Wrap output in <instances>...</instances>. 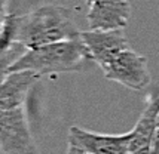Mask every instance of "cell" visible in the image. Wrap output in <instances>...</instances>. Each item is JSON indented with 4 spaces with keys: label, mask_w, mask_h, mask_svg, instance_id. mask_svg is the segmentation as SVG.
I'll return each mask as SVG.
<instances>
[{
    "label": "cell",
    "mask_w": 159,
    "mask_h": 154,
    "mask_svg": "<svg viewBox=\"0 0 159 154\" xmlns=\"http://www.w3.org/2000/svg\"><path fill=\"white\" fill-rule=\"evenodd\" d=\"M76 22L67 7L46 5L27 15H16L14 42L25 49L79 37Z\"/></svg>",
    "instance_id": "obj_1"
},
{
    "label": "cell",
    "mask_w": 159,
    "mask_h": 154,
    "mask_svg": "<svg viewBox=\"0 0 159 154\" xmlns=\"http://www.w3.org/2000/svg\"><path fill=\"white\" fill-rule=\"evenodd\" d=\"M89 59V53L83 42L80 37H76L27 49L9 67V73L31 71L39 76L75 73Z\"/></svg>",
    "instance_id": "obj_2"
},
{
    "label": "cell",
    "mask_w": 159,
    "mask_h": 154,
    "mask_svg": "<svg viewBox=\"0 0 159 154\" xmlns=\"http://www.w3.org/2000/svg\"><path fill=\"white\" fill-rule=\"evenodd\" d=\"M0 150L3 154H37L24 107L0 113Z\"/></svg>",
    "instance_id": "obj_3"
},
{
    "label": "cell",
    "mask_w": 159,
    "mask_h": 154,
    "mask_svg": "<svg viewBox=\"0 0 159 154\" xmlns=\"http://www.w3.org/2000/svg\"><path fill=\"white\" fill-rule=\"evenodd\" d=\"M103 71L107 80L122 84L131 91H143L152 82L147 58L132 49L120 52Z\"/></svg>",
    "instance_id": "obj_4"
},
{
    "label": "cell",
    "mask_w": 159,
    "mask_h": 154,
    "mask_svg": "<svg viewBox=\"0 0 159 154\" xmlns=\"http://www.w3.org/2000/svg\"><path fill=\"white\" fill-rule=\"evenodd\" d=\"M79 37L89 53L91 61H94L101 70H104L120 52L129 49L124 30H88L80 31Z\"/></svg>",
    "instance_id": "obj_5"
},
{
    "label": "cell",
    "mask_w": 159,
    "mask_h": 154,
    "mask_svg": "<svg viewBox=\"0 0 159 154\" xmlns=\"http://www.w3.org/2000/svg\"><path fill=\"white\" fill-rule=\"evenodd\" d=\"M131 16L129 0H95L89 5L86 19L89 30H124Z\"/></svg>",
    "instance_id": "obj_6"
},
{
    "label": "cell",
    "mask_w": 159,
    "mask_h": 154,
    "mask_svg": "<svg viewBox=\"0 0 159 154\" xmlns=\"http://www.w3.org/2000/svg\"><path fill=\"white\" fill-rule=\"evenodd\" d=\"M69 136L76 141L88 154H129L132 132L129 130L122 135H101L71 126Z\"/></svg>",
    "instance_id": "obj_7"
},
{
    "label": "cell",
    "mask_w": 159,
    "mask_h": 154,
    "mask_svg": "<svg viewBox=\"0 0 159 154\" xmlns=\"http://www.w3.org/2000/svg\"><path fill=\"white\" fill-rule=\"evenodd\" d=\"M42 76L31 71L9 73L0 83V113L22 107L28 92Z\"/></svg>",
    "instance_id": "obj_8"
},
{
    "label": "cell",
    "mask_w": 159,
    "mask_h": 154,
    "mask_svg": "<svg viewBox=\"0 0 159 154\" xmlns=\"http://www.w3.org/2000/svg\"><path fill=\"white\" fill-rule=\"evenodd\" d=\"M159 120V95L152 96L132 129L129 154H150Z\"/></svg>",
    "instance_id": "obj_9"
},
{
    "label": "cell",
    "mask_w": 159,
    "mask_h": 154,
    "mask_svg": "<svg viewBox=\"0 0 159 154\" xmlns=\"http://www.w3.org/2000/svg\"><path fill=\"white\" fill-rule=\"evenodd\" d=\"M66 154H88V153H85V150L77 144L76 141L71 139V138L69 136V147H67Z\"/></svg>",
    "instance_id": "obj_10"
},
{
    "label": "cell",
    "mask_w": 159,
    "mask_h": 154,
    "mask_svg": "<svg viewBox=\"0 0 159 154\" xmlns=\"http://www.w3.org/2000/svg\"><path fill=\"white\" fill-rule=\"evenodd\" d=\"M150 154H159V126H158V129H156L155 138H153L152 151H150Z\"/></svg>",
    "instance_id": "obj_11"
},
{
    "label": "cell",
    "mask_w": 159,
    "mask_h": 154,
    "mask_svg": "<svg viewBox=\"0 0 159 154\" xmlns=\"http://www.w3.org/2000/svg\"><path fill=\"white\" fill-rule=\"evenodd\" d=\"M6 15L7 14H5V11H3V7H0V25L5 22V19H6Z\"/></svg>",
    "instance_id": "obj_12"
},
{
    "label": "cell",
    "mask_w": 159,
    "mask_h": 154,
    "mask_svg": "<svg viewBox=\"0 0 159 154\" xmlns=\"http://www.w3.org/2000/svg\"><path fill=\"white\" fill-rule=\"evenodd\" d=\"M92 2H95V0H86V3H88V6H89L91 3H92Z\"/></svg>",
    "instance_id": "obj_13"
},
{
    "label": "cell",
    "mask_w": 159,
    "mask_h": 154,
    "mask_svg": "<svg viewBox=\"0 0 159 154\" xmlns=\"http://www.w3.org/2000/svg\"><path fill=\"white\" fill-rule=\"evenodd\" d=\"M0 7H3V0H0Z\"/></svg>",
    "instance_id": "obj_14"
},
{
    "label": "cell",
    "mask_w": 159,
    "mask_h": 154,
    "mask_svg": "<svg viewBox=\"0 0 159 154\" xmlns=\"http://www.w3.org/2000/svg\"><path fill=\"white\" fill-rule=\"evenodd\" d=\"M0 154H3V153H2V150H0Z\"/></svg>",
    "instance_id": "obj_15"
},
{
    "label": "cell",
    "mask_w": 159,
    "mask_h": 154,
    "mask_svg": "<svg viewBox=\"0 0 159 154\" xmlns=\"http://www.w3.org/2000/svg\"><path fill=\"white\" fill-rule=\"evenodd\" d=\"M158 126H159V120H158Z\"/></svg>",
    "instance_id": "obj_16"
}]
</instances>
